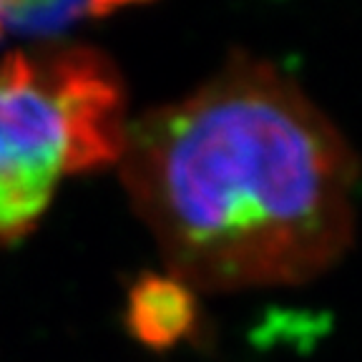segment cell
Masks as SVG:
<instances>
[{"mask_svg": "<svg viewBox=\"0 0 362 362\" xmlns=\"http://www.w3.org/2000/svg\"><path fill=\"white\" fill-rule=\"evenodd\" d=\"M119 161L169 272L189 287L300 284L352 242L355 153L267 61L232 58L129 124Z\"/></svg>", "mask_w": 362, "mask_h": 362, "instance_id": "1", "label": "cell"}, {"mask_svg": "<svg viewBox=\"0 0 362 362\" xmlns=\"http://www.w3.org/2000/svg\"><path fill=\"white\" fill-rule=\"evenodd\" d=\"M126 93L83 45L0 58V242L30 232L66 174L119 161Z\"/></svg>", "mask_w": 362, "mask_h": 362, "instance_id": "2", "label": "cell"}, {"mask_svg": "<svg viewBox=\"0 0 362 362\" xmlns=\"http://www.w3.org/2000/svg\"><path fill=\"white\" fill-rule=\"evenodd\" d=\"M124 320L136 342L151 350H169L197 327L199 305L192 287L174 274L146 272L129 289Z\"/></svg>", "mask_w": 362, "mask_h": 362, "instance_id": "3", "label": "cell"}, {"mask_svg": "<svg viewBox=\"0 0 362 362\" xmlns=\"http://www.w3.org/2000/svg\"><path fill=\"white\" fill-rule=\"evenodd\" d=\"M88 11V0H0V30L53 35Z\"/></svg>", "mask_w": 362, "mask_h": 362, "instance_id": "4", "label": "cell"}, {"mask_svg": "<svg viewBox=\"0 0 362 362\" xmlns=\"http://www.w3.org/2000/svg\"><path fill=\"white\" fill-rule=\"evenodd\" d=\"M134 3H148V0H88V13L90 16H108L116 8L134 6Z\"/></svg>", "mask_w": 362, "mask_h": 362, "instance_id": "5", "label": "cell"}]
</instances>
